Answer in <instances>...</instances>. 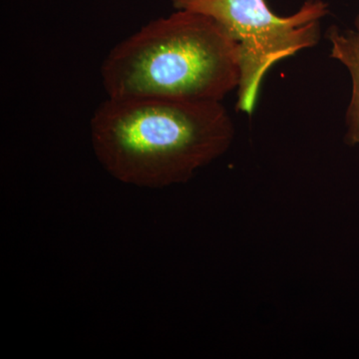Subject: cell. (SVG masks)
<instances>
[{"instance_id":"277c9868","label":"cell","mask_w":359,"mask_h":359,"mask_svg":"<svg viewBox=\"0 0 359 359\" xmlns=\"http://www.w3.org/2000/svg\"><path fill=\"white\" fill-rule=\"evenodd\" d=\"M332 44V57L346 66L353 80V95L346 111L347 145L359 146V15L354 21L353 29L341 32L332 26L327 32Z\"/></svg>"},{"instance_id":"3957f363","label":"cell","mask_w":359,"mask_h":359,"mask_svg":"<svg viewBox=\"0 0 359 359\" xmlns=\"http://www.w3.org/2000/svg\"><path fill=\"white\" fill-rule=\"evenodd\" d=\"M177 11H190L214 18L237 42L240 83L237 109L254 113L264 78L276 63L311 48L320 39V20L327 4L309 0L292 15L282 18L266 0H172Z\"/></svg>"},{"instance_id":"6da1fadb","label":"cell","mask_w":359,"mask_h":359,"mask_svg":"<svg viewBox=\"0 0 359 359\" xmlns=\"http://www.w3.org/2000/svg\"><path fill=\"white\" fill-rule=\"evenodd\" d=\"M104 169L122 183L160 189L187 183L224 155L235 127L222 102L109 98L90 123Z\"/></svg>"},{"instance_id":"7a4b0ae2","label":"cell","mask_w":359,"mask_h":359,"mask_svg":"<svg viewBox=\"0 0 359 359\" xmlns=\"http://www.w3.org/2000/svg\"><path fill=\"white\" fill-rule=\"evenodd\" d=\"M101 75L109 98L222 102L240 83V52L214 18L177 11L116 45Z\"/></svg>"}]
</instances>
